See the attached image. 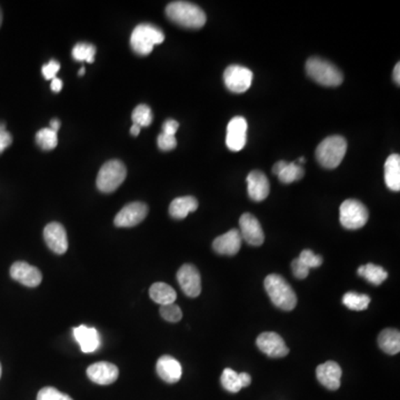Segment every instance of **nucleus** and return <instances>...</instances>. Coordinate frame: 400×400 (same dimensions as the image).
I'll list each match as a JSON object with an SVG mask.
<instances>
[{"label":"nucleus","mask_w":400,"mask_h":400,"mask_svg":"<svg viewBox=\"0 0 400 400\" xmlns=\"http://www.w3.org/2000/svg\"><path fill=\"white\" fill-rule=\"evenodd\" d=\"M239 381H240L241 388H246L252 384V377L249 374L240 373L238 374Z\"/></svg>","instance_id":"a19ab883"},{"label":"nucleus","mask_w":400,"mask_h":400,"mask_svg":"<svg viewBox=\"0 0 400 400\" xmlns=\"http://www.w3.org/2000/svg\"><path fill=\"white\" fill-rule=\"evenodd\" d=\"M305 175V169L298 162H291L286 164V167L280 171L278 178L282 184H291L293 181L302 179Z\"/></svg>","instance_id":"cd10ccee"},{"label":"nucleus","mask_w":400,"mask_h":400,"mask_svg":"<svg viewBox=\"0 0 400 400\" xmlns=\"http://www.w3.org/2000/svg\"><path fill=\"white\" fill-rule=\"evenodd\" d=\"M306 72L311 79L326 87H337L344 82L343 72L332 63L319 57L308 59Z\"/></svg>","instance_id":"39448f33"},{"label":"nucleus","mask_w":400,"mask_h":400,"mask_svg":"<svg viewBox=\"0 0 400 400\" xmlns=\"http://www.w3.org/2000/svg\"><path fill=\"white\" fill-rule=\"evenodd\" d=\"M160 315L164 321H169V323H178L183 318V311L178 305H176L175 302L160 306Z\"/></svg>","instance_id":"473e14b6"},{"label":"nucleus","mask_w":400,"mask_h":400,"mask_svg":"<svg viewBox=\"0 0 400 400\" xmlns=\"http://www.w3.org/2000/svg\"><path fill=\"white\" fill-rule=\"evenodd\" d=\"M248 195L254 201H263L268 197L270 192L269 180L266 175L259 170H252L247 177Z\"/></svg>","instance_id":"a211bd4d"},{"label":"nucleus","mask_w":400,"mask_h":400,"mask_svg":"<svg viewBox=\"0 0 400 400\" xmlns=\"http://www.w3.org/2000/svg\"><path fill=\"white\" fill-rule=\"evenodd\" d=\"M179 286L186 296L196 298L201 293V277L199 272L192 263H185L177 272Z\"/></svg>","instance_id":"9d476101"},{"label":"nucleus","mask_w":400,"mask_h":400,"mask_svg":"<svg viewBox=\"0 0 400 400\" xmlns=\"http://www.w3.org/2000/svg\"><path fill=\"white\" fill-rule=\"evenodd\" d=\"M74 337L79 344L82 353L91 354L96 351L100 346V337L96 328L80 325L74 329Z\"/></svg>","instance_id":"412c9836"},{"label":"nucleus","mask_w":400,"mask_h":400,"mask_svg":"<svg viewBox=\"0 0 400 400\" xmlns=\"http://www.w3.org/2000/svg\"><path fill=\"white\" fill-rule=\"evenodd\" d=\"M252 77L254 75L250 69L239 65H231L224 72L226 87L228 91L235 93H243L248 91L252 86Z\"/></svg>","instance_id":"6e6552de"},{"label":"nucleus","mask_w":400,"mask_h":400,"mask_svg":"<svg viewBox=\"0 0 400 400\" xmlns=\"http://www.w3.org/2000/svg\"><path fill=\"white\" fill-rule=\"evenodd\" d=\"M240 233L238 229H231L222 236L217 237L213 243V248L220 255L233 256L240 250Z\"/></svg>","instance_id":"aec40b11"},{"label":"nucleus","mask_w":400,"mask_h":400,"mask_svg":"<svg viewBox=\"0 0 400 400\" xmlns=\"http://www.w3.org/2000/svg\"><path fill=\"white\" fill-rule=\"evenodd\" d=\"M340 224L346 229L356 231L367 224L369 213L360 200L347 199L340 205Z\"/></svg>","instance_id":"0eeeda50"},{"label":"nucleus","mask_w":400,"mask_h":400,"mask_svg":"<svg viewBox=\"0 0 400 400\" xmlns=\"http://www.w3.org/2000/svg\"><path fill=\"white\" fill-rule=\"evenodd\" d=\"M147 215H148V206L140 201H134L125 206L118 214L116 215L114 222L117 227H134L144 222Z\"/></svg>","instance_id":"1a4fd4ad"},{"label":"nucleus","mask_w":400,"mask_h":400,"mask_svg":"<svg viewBox=\"0 0 400 400\" xmlns=\"http://www.w3.org/2000/svg\"><path fill=\"white\" fill-rule=\"evenodd\" d=\"M164 35L162 29L151 24H140L134 28L130 36V46L137 55L147 56L156 45L164 43Z\"/></svg>","instance_id":"7ed1b4c3"},{"label":"nucleus","mask_w":400,"mask_h":400,"mask_svg":"<svg viewBox=\"0 0 400 400\" xmlns=\"http://www.w3.org/2000/svg\"><path fill=\"white\" fill-rule=\"evenodd\" d=\"M140 127L137 126V125H132V128H130V134H132V136H134V137H136V136H138V134H140Z\"/></svg>","instance_id":"49530a36"},{"label":"nucleus","mask_w":400,"mask_h":400,"mask_svg":"<svg viewBox=\"0 0 400 400\" xmlns=\"http://www.w3.org/2000/svg\"><path fill=\"white\" fill-rule=\"evenodd\" d=\"M258 348L272 358H282L289 354L285 341L276 332H263L257 338Z\"/></svg>","instance_id":"f8f14e48"},{"label":"nucleus","mask_w":400,"mask_h":400,"mask_svg":"<svg viewBox=\"0 0 400 400\" xmlns=\"http://www.w3.org/2000/svg\"><path fill=\"white\" fill-rule=\"evenodd\" d=\"M166 16L181 27L199 29L206 24V14L199 6L188 1H174L166 8Z\"/></svg>","instance_id":"f257e3e1"},{"label":"nucleus","mask_w":400,"mask_h":400,"mask_svg":"<svg viewBox=\"0 0 400 400\" xmlns=\"http://www.w3.org/2000/svg\"><path fill=\"white\" fill-rule=\"evenodd\" d=\"M241 238L246 241L250 246H261L265 241V233L261 222L254 215L244 214L239 220Z\"/></svg>","instance_id":"9b49d317"},{"label":"nucleus","mask_w":400,"mask_h":400,"mask_svg":"<svg viewBox=\"0 0 400 400\" xmlns=\"http://www.w3.org/2000/svg\"><path fill=\"white\" fill-rule=\"evenodd\" d=\"M36 141L43 151H52L58 145L57 132L50 128H43L36 134Z\"/></svg>","instance_id":"c756f323"},{"label":"nucleus","mask_w":400,"mask_h":400,"mask_svg":"<svg viewBox=\"0 0 400 400\" xmlns=\"http://www.w3.org/2000/svg\"><path fill=\"white\" fill-rule=\"evenodd\" d=\"M287 164L288 162H284V160L276 162V164H274V167H272V173H274L275 175H279L280 171L286 167V164Z\"/></svg>","instance_id":"37998d69"},{"label":"nucleus","mask_w":400,"mask_h":400,"mask_svg":"<svg viewBox=\"0 0 400 400\" xmlns=\"http://www.w3.org/2000/svg\"><path fill=\"white\" fill-rule=\"evenodd\" d=\"M44 238L47 246L57 255H63L68 249L67 233L59 222H50L45 227Z\"/></svg>","instance_id":"dca6fc26"},{"label":"nucleus","mask_w":400,"mask_h":400,"mask_svg":"<svg viewBox=\"0 0 400 400\" xmlns=\"http://www.w3.org/2000/svg\"><path fill=\"white\" fill-rule=\"evenodd\" d=\"M127 177V168L121 160H109L100 168L97 176V187L105 194L115 192Z\"/></svg>","instance_id":"423d86ee"},{"label":"nucleus","mask_w":400,"mask_h":400,"mask_svg":"<svg viewBox=\"0 0 400 400\" xmlns=\"http://www.w3.org/2000/svg\"><path fill=\"white\" fill-rule=\"evenodd\" d=\"M37 400H74L70 396L59 392L54 387H44L39 390Z\"/></svg>","instance_id":"72a5a7b5"},{"label":"nucleus","mask_w":400,"mask_h":400,"mask_svg":"<svg viewBox=\"0 0 400 400\" xmlns=\"http://www.w3.org/2000/svg\"><path fill=\"white\" fill-rule=\"evenodd\" d=\"M178 128V121H174V119H168V121H164V125H162V134L175 136Z\"/></svg>","instance_id":"58836bf2"},{"label":"nucleus","mask_w":400,"mask_h":400,"mask_svg":"<svg viewBox=\"0 0 400 400\" xmlns=\"http://www.w3.org/2000/svg\"><path fill=\"white\" fill-rule=\"evenodd\" d=\"M1 373H3V369H1V364H0V378H1Z\"/></svg>","instance_id":"3c124183"},{"label":"nucleus","mask_w":400,"mask_h":400,"mask_svg":"<svg viewBox=\"0 0 400 400\" xmlns=\"http://www.w3.org/2000/svg\"><path fill=\"white\" fill-rule=\"evenodd\" d=\"M358 275L373 285L379 286L388 278V272L383 267L367 263L358 268Z\"/></svg>","instance_id":"a878e982"},{"label":"nucleus","mask_w":400,"mask_h":400,"mask_svg":"<svg viewBox=\"0 0 400 400\" xmlns=\"http://www.w3.org/2000/svg\"><path fill=\"white\" fill-rule=\"evenodd\" d=\"M59 69H61V63L56 61H50L49 63L44 65L41 69V72L47 80H52L56 78V75L59 72Z\"/></svg>","instance_id":"e433bc0d"},{"label":"nucleus","mask_w":400,"mask_h":400,"mask_svg":"<svg viewBox=\"0 0 400 400\" xmlns=\"http://www.w3.org/2000/svg\"><path fill=\"white\" fill-rule=\"evenodd\" d=\"M378 345L381 351L388 355H396L400 351V332L397 329H385L379 334Z\"/></svg>","instance_id":"b1692460"},{"label":"nucleus","mask_w":400,"mask_h":400,"mask_svg":"<svg viewBox=\"0 0 400 400\" xmlns=\"http://www.w3.org/2000/svg\"><path fill=\"white\" fill-rule=\"evenodd\" d=\"M61 121H58V119H52V121H50V129H52V130H54V132H57L58 130H59V128H61Z\"/></svg>","instance_id":"a18cd8bd"},{"label":"nucleus","mask_w":400,"mask_h":400,"mask_svg":"<svg viewBox=\"0 0 400 400\" xmlns=\"http://www.w3.org/2000/svg\"><path fill=\"white\" fill-rule=\"evenodd\" d=\"M220 381H222V387H224L227 392L236 394V392H238L239 390H241L238 374H237L235 370L231 369V368H226V369H224Z\"/></svg>","instance_id":"2f4dec72"},{"label":"nucleus","mask_w":400,"mask_h":400,"mask_svg":"<svg viewBox=\"0 0 400 400\" xmlns=\"http://www.w3.org/2000/svg\"><path fill=\"white\" fill-rule=\"evenodd\" d=\"M265 289L276 307L286 311H291L296 307V293L279 275L272 274L267 276L265 279Z\"/></svg>","instance_id":"f03ea898"},{"label":"nucleus","mask_w":400,"mask_h":400,"mask_svg":"<svg viewBox=\"0 0 400 400\" xmlns=\"http://www.w3.org/2000/svg\"><path fill=\"white\" fill-rule=\"evenodd\" d=\"M1 24H3V13H1V9H0V27H1Z\"/></svg>","instance_id":"8fccbe9b"},{"label":"nucleus","mask_w":400,"mask_h":400,"mask_svg":"<svg viewBox=\"0 0 400 400\" xmlns=\"http://www.w3.org/2000/svg\"><path fill=\"white\" fill-rule=\"evenodd\" d=\"M85 72H86L85 67H82V68L80 69L79 72H78V75H79V76H82V75L85 74Z\"/></svg>","instance_id":"09e8293b"},{"label":"nucleus","mask_w":400,"mask_h":400,"mask_svg":"<svg viewBox=\"0 0 400 400\" xmlns=\"http://www.w3.org/2000/svg\"><path fill=\"white\" fill-rule=\"evenodd\" d=\"M157 144L160 147V151H170L176 148L177 146V139L175 136H170V134H160L157 138Z\"/></svg>","instance_id":"c9c22d12"},{"label":"nucleus","mask_w":400,"mask_h":400,"mask_svg":"<svg viewBox=\"0 0 400 400\" xmlns=\"http://www.w3.org/2000/svg\"><path fill=\"white\" fill-rule=\"evenodd\" d=\"M347 151V141L341 136H330L319 144L316 149V158L323 168L334 169L343 162Z\"/></svg>","instance_id":"20e7f679"},{"label":"nucleus","mask_w":400,"mask_h":400,"mask_svg":"<svg viewBox=\"0 0 400 400\" xmlns=\"http://www.w3.org/2000/svg\"><path fill=\"white\" fill-rule=\"evenodd\" d=\"M132 123L137 125L140 128L141 127L151 126L154 119L153 111L147 105H139L137 107L134 108L132 115Z\"/></svg>","instance_id":"7c9ffc66"},{"label":"nucleus","mask_w":400,"mask_h":400,"mask_svg":"<svg viewBox=\"0 0 400 400\" xmlns=\"http://www.w3.org/2000/svg\"><path fill=\"white\" fill-rule=\"evenodd\" d=\"M298 259L304 263L305 266H307L309 269L321 267V263H323V257L316 255L315 252L309 249L302 250V254L299 255Z\"/></svg>","instance_id":"f704fd0d"},{"label":"nucleus","mask_w":400,"mask_h":400,"mask_svg":"<svg viewBox=\"0 0 400 400\" xmlns=\"http://www.w3.org/2000/svg\"><path fill=\"white\" fill-rule=\"evenodd\" d=\"M198 200L192 196H185L174 199L169 206L170 216L175 220H184L190 213L197 210Z\"/></svg>","instance_id":"4be33fe9"},{"label":"nucleus","mask_w":400,"mask_h":400,"mask_svg":"<svg viewBox=\"0 0 400 400\" xmlns=\"http://www.w3.org/2000/svg\"><path fill=\"white\" fill-rule=\"evenodd\" d=\"M10 276L13 279L20 282L26 287L35 288L40 285L43 275L35 266H31L26 261H16L10 267Z\"/></svg>","instance_id":"2eb2a0df"},{"label":"nucleus","mask_w":400,"mask_h":400,"mask_svg":"<svg viewBox=\"0 0 400 400\" xmlns=\"http://www.w3.org/2000/svg\"><path fill=\"white\" fill-rule=\"evenodd\" d=\"M50 88H52V91H54V93H59V91L63 89V82H61V79H59V78H54V79L52 80Z\"/></svg>","instance_id":"79ce46f5"},{"label":"nucleus","mask_w":400,"mask_h":400,"mask_svg":"<svg viewBox=\"0 0 400 400\" xmlns=\"http://www.w3.org/2000/svg\"><path fill=\"white\" fill-rule=\"evenodd\" d=\"M96 47L88 43H78L72 49V57L76 61H87L91 63L95 61L96 56Z\"/></svg>","instance_id":"c85d7f7f"},{"label":"nucleus","mask_w":400,"mask_h":400,"mask_svg":"<svg viewBox=\"0 0 400 400\" xmlns=\"http://www.w3.org/2000/svg\"><path fill=\"white\" fill-rule=\"evenodd\" d=\"M156 370L160 378L168 384L178 383L183 376V367H181L180 362L168 355L160 357L157 362Z\"/></svg>","instance_id":"6ab92c4d"},{"label":"nucleus","mask_w":400,"mask_h":400,"mask_svg":"<svg viewBox=\"0 0 400 400\" xmlns=\"http://www.w3.org/2000/svg\"><path fill=\"white\" fill-rule=\"evenodd\" d=\"M3 130H6V123H0V132H3Z\"/></svg>","instance_id":"de8ad7c7"},{"label":"nucleus","mask_w":400,"mask_h":400,"mask_svg":"<svg viewBox=\"0 0 400 400\" xmlns=\"http://www.w3.org/2000/svg\"><path fill=\"white\" fill-rule=\"evenodd\" d=\"M87 376L95 384L107 386L118 379L119 369L111 362H98L87 368Z\"/></svg>","instance_id":"4468645a"},{"label":"nucleus","mask_w":400,"mask_h":400,"mask_svg":"<svg viewBox=\"0 0 400 400\" xmlns=\"http://www.w3.org/2000/svg\"><path fill=\"white\" fill-rule=\"evenodd\" d=\"M394 80H395L396 84L399 85L400 84V63H398L394 69Z\"/></svg>","instance_id":"c03bdc74"},{"label":"nucleus","mask_w":400,"mask_h":400,"mask_svg":"<svg viewBox=\"0 0 400 400\" xmlns=\"http://www.w3.org/2000/svg\"><path fill=\"white\" fill-rule=\"evenodd\" d=\"M343 370L339 364L334 362H326L319 364L316 369V376L319 383L329 390H337L340 387V379Z\"/></svg>","instance_id":"f3484780"},{"label":"nucleus","mask_w":400,"mask_h":400,"mask_svg":"<svg viewBox=\"0 0 400 400\" xmlns=\"http://www.w3.org/2000/svg\"><path fill=\"white\" fill-rule=\"evenodd\" d=\"M247 121L241 116L233 117L227 126L226 145L231 151H240L247 143Z\"/></svg>","instance_id":"ddd939ff"},{"label":"nucleus","mask_w":400,"mask_h":400,"mask_svg":"<svg viewBox=\"0 0 400 400\" xmlns=\"http://www.w3.org/2000/svg\"><path fill=\"white\" fill-rule=\"evenodd\" d=\"M149 296L156 304L164 306V305L174 304L177 298V293L171 286L164 282H156L149 289Z\"/></svg>","instance_id":"393cba45"},{"label":"nucleus","mask_w":400,"mask_h":400,"mask_svg":"<svg viewBox=\"0 0 400 400\" xmlns=\"http://www.w3.org/2000/svg\"><path fill=\"white\" fill-rule=\"evenodd\" d=\"M385 183L392 192L400 190V157L392 154L385 162Z\"/></svg>","instance_id":"5701e85b"},{"label":"nucleus","mask_w":400,"mask_h":400,"mask_svg":"<svg viewBox=\"0 0 400 400\" xmlns=\"http://www.w3.org/2000/svg\"><path fill=\"white\" fill-rule=\"evenodd\" d=\"M343 304L351 310L362 311L366 310L370 304V297L364 293H357L354 291L346 293L343 297Z\"/></svg>","instance_id":"bb28decb"},{"label":"nucleus","mask_w":400,"mask_h":400,"mask_svg":"<svg viewBox=\"0 0 400 400\" xmlns=\"http://www.w3.org/2000/svg\"><path fill=\"white\" fill-rule=\"evenodd\" d=\"M291 269H293V276L298 278V279H305L309 275L310 269L307 266H305L304 263L299 261L298 258L291 263Z\"/></svg>","instance_id":"4c0bfd02"},{"label":"nucleus","mask_w":400,"mask_h":400,"mask_svg":"<svg viewBox=\"0 0 400 400\" xmlns=\"http://www.w3.org/2000/svg\"><path fill=\"white\" fill-rule=\"evenodd\" d=\"M11 143H13V136L7 130L0 132V154L8 148Z\"/></svg>","instance_id":"ea45409f"}]
</instances>
